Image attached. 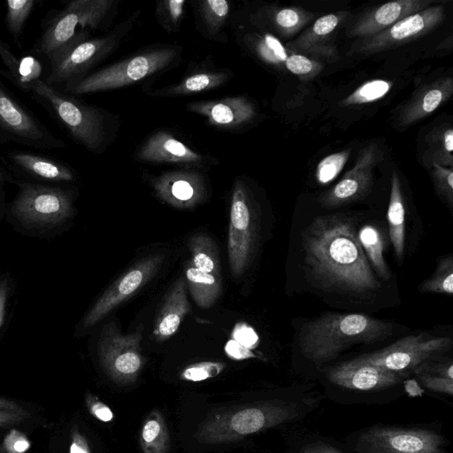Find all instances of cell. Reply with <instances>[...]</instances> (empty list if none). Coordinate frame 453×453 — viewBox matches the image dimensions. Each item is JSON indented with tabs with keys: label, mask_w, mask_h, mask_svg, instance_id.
<instances>
[{
	"label": "cell",
	"mask_w": 453,
	"mask_h": 453,
	"mask_svg": "<svg viewBox=\"0 0 453 453\" xmlns=\"http://www.w3.org/2000/svg\"><path fill=\"white\" fill-rule=\"evenodd\" d=\"M255 217L247 190L242 182L234 184L228 231V258L231 272L239 278L247 269L254 250Z\"/></svg>",
	"instance_id": "13"
},
{
	"label": "cell",
	"mask_w": 453,
	"mask_h": 453,
	"mask_svg": "<svg viewBox=\"0 0 453 453\" xmlns=\"http://www.w3.org/2000/svg\"><path fill=\"white\" fill-rule=\"evenodd\" d=\"M392 83L385 80L369 81L358 87L346 97L342 104L345 105L362 104L376 101L383 97L391 88Z\"/></svg>",
	"instance_id": "33"
},
{
	"label": "cell",
	"mask_w": 453,
	"mask_h": 453,
	"mask_svg": "<svg viewBox=\"0 0 453 453\" xmlns=\"http://www.w3.org/2000/svg\"><path fill=\"white\" fill-rule=\"evenodd\" d=\"M285 65L295 74H305L313 68V62L303 55H291L288 57Z\"/></svg>",
	"instance_id": "45"
},
{
	"label": "cell",
	"mask_w": 453,
	"mask_h": 453,
	"mask_svg": "<svg viewBox=\"0 0 453 453\" xmlns=\"http://www.w3.org/2000/svg\"><path fill=\"white\" fill-rule=\"evenodd\" d=\"M300 15L295 9L286 8L276 13L275 21L282 28L296 27L300 22Z\"/></svg>",
	"instance_id": "47"
},
{
	"label": "cell",
	"mask_w": 453,
	"mask_h": 453,
	"mask_svg": "<svg viewBox=\"0 0 453 453\" xmlns=\"http://www.w3.org/2000/svg\"><path fill=\"white\" fill-rule=\"evenodd\" d=\"M0 57L2 58L4 65L7 66L8 74L7 76L12 80V81L20 87L23 83L32 81L28 74V65L21 63V61L13 55L10 47L0 39Z\"/></svg>",
	"instance_id": "37"
},
{
	"label": "cell",
	"mask_w": 453,
	"mask_h": 453,
	"mask_svg": "<svg viewBox=\"0 0 453 453\" xmlns=\"http://www.w3.org/2000/svg\"><path fill=\"white\" fill-rule=\"evenodd\" d=\"M431 1L426 0H399L380 5L353 27L355 36H372L403 18L424 10Z\"/></svg>",
	"instance_id": "21"
},
{
	"label": "cell",
	"mask_w": 453,
	"mask_h": 453,
	"mask_svg": "<svg viewBox=\"0 0 453 453\" xmlns=\"http://www.w3.org/2000/svg\"><path fill=\"white\" fill-rule=\"evenodd\" d=\"M420 383L426 388L438 393L453 395V380L425 373L417 374Z\"/></svg>",
	"instance_id": "40"
},
{
	"label": "cell",
	"mask_w": 453,
	"mask_h": 453,
	"mask_svg": "<svg viewBox=\"0 0 453 453\" xmlns=\"http://www.w3.org/2000/svg\"><path fill=\"white\" fill-rule=\"evenodd\" d=\"M185 4V0H164L157 3L156 15L159 24L166 31L175 32L180 28Z\"/></svg>",
	"instance_id": "34"
},
{
	"label": "cell",
	"mask_w": 453,
	"mask_h": 453,
	"mask_svg": "<svg viewBox=\"0 0 453 453\" xmlns=\"http://www.w3.org/2000/svg\"><path fill=\"white\" fill-rule=\"evenodd\" d=\"M177 57L173 48L142 52L64 85V93L90 94L119 88L143 80L170 65Z\"/></svg>",
	"instance_id": "5"
},
{
	"label": "cell",
	"mask_w": 453,
	"mask_h": 453,
	"mask_svg": "<svg viewBox=\"0 0 453 453\" xmlns=\"http://www.w3.org/2000/svg\"><path fill=\"white\" fill-rule=\"evenodd\" d=\"M163 260L160 254L147 257L116 280L85 315L82 326L90 328L119 305L155 274Z\"/></svg>",
	"instance_id": "14"
},
{
	"label": "cell",
	"mask_w": 453,
	"mask_h": 453,
	"mask_svg": "<svg viewBox=\"0 0 453 453\" xmlns=\"http://www.w3.org/2000/svg\"><path fill=\"white\" fill-rule=\"evenodd\" d=\"M157 195L176 207H191L201 202L205 194L203 178L193 170L166 172L152 180Z\"/></svg>",
	"instance_id": "19"
},
{
	"label": "cell",
	"mask_w": 453,
	"mask_h": 453,
	"mask_svg": "<svg viewBox=\"0 0 453 453\" xmlns=\"http://www.w3.org/2000/svg\"><path fill=\"white\" fill-rule=\"evenodd\" d=\"M232 337L234 341L251 349L257 346L259 338L255 330L246 323H237L233 330Z\"/></svg>",
	"instance_id": "41"
},
{
	"label": "cell",
	"mask_w": 453,
	"mask_h": 453,
	"mask_svg": "<svg viewBox=\"0 0 453 453\" xmlns=\"http://www.w3.org/2000/svg\"><path fill=\"white\" fill-rule=\"evenodd\" d=\"M225 352L229 357L234 360H243L256 357V355L251 351V349L244 347L234 339H230L226 343Z\"/></svg>",
	"instance_id": "48"
},
{
	"label": "cell",
	"mask_w": 453,
	"mask_h": 453,
	"mask_svg": "<svg viewBox=\"0 0 453 453\" xmlns=\"http://www.w3.org/2000/svg\"><path fill=\"white\" fill-rule=\"evenodd\" d=\"M192 265L196 269L218 277L219 263L216 244L203 233L193 235L188 242Z\"/></svg>",
	"instance_id": "29"
},
{
	"label": "cell",
	"mask_w": 453,
	"mask_h": 453,
	"mask_svg": "<svg viewBox=\"0 0 453 453\" xmlns=\"http://www.w3.org/2000/svg\"><path fill=\"white\" fill-rule=\"evenodd\" d=\"M377 157L373 144L360 152L355 166L321 199L325 206H339L353 202L367 193Z\"/></svg>",
	"instance_id": "18"
},
{
	"label": "cell",
	"mask_w": 453,
	"mask_h": 453,
	"mask_svg": "<svg viewBox=\"0 0 453 453\" xmlns=\"http://www.w3.org/2000/svg\"><path fill=\"white\" fill-rule=\"evenodd\" d=\"M186 280L196 303L203 309L210 308L219 297L221 287L219 279L211 273L189 265L186 269Z\"/></svg>",
	"instance_id": "27"
},
{
	"label": "cell",
	"mask_w": 453,
	"mask_h": 453,
	"mask_svg": "<svg viewBox=\"0 0 453 453\" xmlns=\"http://www.w3.org/2000/svg\"><path fill=\"white\" fill-rule=\"evenodd\" d=\"M417 374L425 373L434 376L453 380V364L451 361L444 363H422L414 369Z\"/></svg>",
	"instance_id": "43"
},
{
	"label": "cell",
	"mask_w": 453,
	"mask_h": 453,
	"mask_svg": "<svg viewBox=\"0 0 453 453\" xmlns=\"http://www.w3.org/2000/svg\"><path fill=\"white\" fill-rule=\"evenodd\" d=\"M5 4L6 27L13 39L18 42L35 2L34 0H9L6 1Z\"/></svg>",
	"instance_id": "32"
},
{
	"label": "cell",
	"mask_w": 453,
	"mask_h": 453,
	"mask_svg": "<svg viewBox=\"0 0 453 453\" xmlns=\"http://www.w3.org/2000/svg\"><path fill=\"white\" fill-rule=\"evenodd\" d=\"M453 85L450 78L436 81L407 108L403 121L411 123L432 113L449 97Z\"/></svg>",
	"instance_id": "26"
},
{
	"label": "cell",
	"mask_w": 453,
	"mask_h": 453,
	"mask_svg": "<svg viewBox=\"0 0 453 453\" xmlns=\"http://www.w3.org/2000/svg\"><path fill=\"white\" fill-rule=\"evenodd\" d=\"M404 388L406 392L411 396H420L424 392V390L415 380H406L404 382Z\"/></svg>",
	"instance_id": "54"
},
{
	"label": "cell",
	"mask_w": 453,
	"mask_h": 453,
	"mask_svg": "<svg viewBox=\"0 0 453 453\" xmlns=\"http://www.w3.org/2000/svg\"><path fill=\"white\" fill-rule=\"evenodd\" d=\"M142 326L132 334H124L114 324L104 327L98 342L102 367L116 383L128 384L136 380L144 359L141 353Z\"/></svg>",
	"instance_id": "12"
},
{
	"label": "cell",
	"mask_w": 453,
	"mask_h": 453,
	"mask_svg": "<svg viewBox=\"0 0 453 453\" xmlns=\"http://www.w3.org/2000/svg\"><path fill=\"white\" fill-rule=\"evenodd\" d=\"M300 453H343L334 446L321 441L303 445Z\"/></svg>",
	"instance_id": "50"
},
{
	"label": "cell",
	"mask_w": 453,
	"mask_h": 453,
	"mask_svg": "<svg viewBox=\"0 0 453 453\" xmlns=\"http://www.w3.org/2000/svg\"><path fill=\"white\" fill-rule=\"evenodd\" d=\"M338 22L339 18L336 15L327 14L315 21L312 30L318 35H326L336 27Z\"/></svg>",
	"instance_id": "49"
},
{
	"label": "cell",
	"mask_w": 453,
	"mask_h": 453,
	"mask_svg": "<svg viewBox=\"0 0 453 453\" xmlns=\"http://www.w3.org/2000/svg\"><path fill=\"white\" fill-rule=\"evenodd\" d=\"M0 411L27 412L20 405L8 399L0 397Z\"/></svg>",
	"instance_id": "55"
},
{
	"label": "cell",
	"mask_w": 453,
	"mask_h": 453,
	"mask_svg": "<svg viewBox=\"0 0 453 453\" xmlns=\"http://www.w3.org/2000/svg\"><path fill=\"white\" fill-rule=\"evenodd\" d=\"M302 247L306 269L320 288L356 296L380 289L352 219L316 218L302 233Z\"/></svg>",
	"instance_id": "1"
},
{
	"label": "cell",
	"mask_w": 453,
	"mask_h": 453,
	"mask_svg": "<svg viewBox=\"0 0 453 453\" xmlns=\"http://www.w3.org/2000/svg\"><path fill=\"white\" fill-rule=\"evenodd\" d=\"M29 447L27 439L16 430H12L5 439V448L11 453H24Z\"/></svg>",
	"instance_id": "46"
},
{
	"label": "cell",
	"mask_w": 453,
	"mask_h": 453,
	"mask_svg": "<svg viewBox=\"0 0 453 453\" xmlns=\"http://www.w3.org/2000/svg\"><path fill=\"white\" fill-rule=\"evenodd\" d=\"M27 412H18L11 411H0V426H6L27 418Z\"/></svg>",
	"instance_id": "51"
},
{
	"label": "cell",
	"mask_w": 453,
	"mask_h": 453,
	"mask_svg": "<svg viewBox=\"0 0 453 453\" xmlns=\"http://www.w3.org/2000/svg\"><path fill=\"white\" fill-rule=\"evenodd\" d=\"M229 75L223 72H202L193 73L180 83L164 88L158 95L182 96L199 92H205L218 88L226 81Z\"/></svg>",
	"instance_id": "28"
},
{
	"label": "cell",
	"mask_w": 453,
	"mask_h": 453,
	"mask_svg": "<svg viewBox=\"0 0 453 453\" xmlns=\"http://www.w3.org/2000/svg\"><path fill=\"white\" fill-rule=\"evenodd\" d=\"M7 157L13 166L40 180L67 182L74 179L73 172L68 165L47 157L12 150L7 153Z\"/></svg>",
	"instance_id": "22"
},
{
	"label": "cell",
	"mask_w": 453,
	"mask_h": 453,
	"mask_svg": "<svg viewBox=\"0 0 453 453\" xmlns=\"http://www.w3.org/2000/svg\"><path fill=\"white\" fill-rule=\"evenodd\" d=\"M443 11L442 6L436 5L407 16L365 40L358 50L366 53L381 51L421 36L441 21Z\"/></svg>",
	"instance_id": "15"
},
{
	"label": "cell",
	"mask_w": 453,
	"mask_h": 453,
	"mask_svg": "<svg viewBox=\"0 0 453 453\" xmlns=\"http://www.w3.org/2000/svg\"><path fill=\"white\" fill-rule=\"evenodd\" d=\"M135 157L150 164H176L188 167H202L207 164L202 154L166 131H157L148 137L137 150Z\"/></svg>",
	"instance_id": "17"
},
{
	"label": "cell",
	"mask_w": 453,
	"mask_h": 453,
	"mask_svg": "<svg viewBox=\"0 0 453 453\" xmlns=\"http://www.w3.org/2000/svg\"><path fill=\"white\" fill-rule=\"evenodd\" d=\"M187 284L179 279L169 291L156 320L154 335L158 341H164L173 335L179 328L183 318L190 311L186 294Z\"/></svg>",
	"instance_id": "23"
},
{
	"label": "cell",
	"mask_w": 453,
	"mask_h": 453,
	"mask_svg": "<svg viewBox=\"0 0 453 453\" xmlns=\"http://www.w3.org/2000/svg\"><path fill=\"white\" fill-rule=\"evenodd\" d=\"M18 196L12 213L32 227H51L69 219L73 211L70 191L58 188L18 181Z\"/></svg>",
	"instance_id": "7"
},
{
	"label": "cell",
	"mask_w": 453,
	"mask_h": 453,
	"mask_svg": "<svg viewBox=\"0 0 453 453\" xmlns=\"http://www.w3.org/2000/svg\"><path fill=\"white\" fill-rule=\"evenodd\" d=\"M140 443L143 453H168L169 431L159 411H151L144 419L140 434Z\"/></svg>",
	"instance_id": "25"
},
{
	"label": "cell",
	"mask_w": 453,
	"mask_h": 453,
	"mask_svg": "<svg viewBox=\"0 0 453 453\" xmlns=\"http://www.w3.org/2000/svg\"><path fill=\"white\" fill-rule=\"evenodd\" d=\"M389 237L397 260H403L405 243V208L400 180L393 172L390 197L387 212Z\"/></svg>",
	"instance_id": "24"
},
{
	"label": "cell",
	"mask_w": 453,
	"mask_h": 453,
	"mask_svg": "<svg viewBox=\"0 0 453 453\" xmlns=\"http://www.w3.org/2000/svg\"><path fill=\"white\" fill-rule=\"evenodd\" d=\"M112 0H74L56 13L35 45V50L50 56L71 42L86 27L96 29L112 8Z\"/></svg>",
	"instance_id": "8"
},
{
	"label": "cell",
	"mask_w": 453,
	"mask_h": 453,
	"mask_svg": "<svg viewBox=\"0 0 453 453\" xmlns=\"http://www.w3.org/2000/svg\"><path fill=\"white\" fill-rule=\"evenodd\" d=\"M299 413L296 403L282 399L262 401L212 414L200 426L196 438L208 444L236 441L291 421Z\"/></svg>",
	"instance_id": "3"
},
{
	"label": "cell",
	"mask_w": 453,
	"mask_h": 453,
	"mask_svg": "<svg viewBox=\"0 0 453 453\" xmlns=\"http://www.w3.org/2000/svg\"><path fill=\"white\" fill-rule=\"evenodd\" d=\"M188 107L193 112L206 118L211 125L226 129L244 126L256 113L252 103L243 96L191 103Z\"/></svg>",
	"instance_id": "20"
},
{
	"label": "cell",
	"mask_w": 453,
	"mask_h": 453,
	"mask_svg": "<svg viewBox=\"0 0 453 453\" xmlns=\"http://www.w3.org/2000/svg\"><path fill=\"white\" fill-rule=\"evenodd\" d=\"M434 167L437 188L451 205L453 202V173L437 164H434Z\"/></svg>",
	"instance_id": "42"
},
{
	"label": "cell",
	"mask_w": 453,
	"mask_h": 453,
	"mask_svg": "<svg viewBox=\"0 0 453 453\" xmlns=\"http://www.w3.org/2000/svg\"><path fill=\"white\" fill-rule=\"evenodd\" d=\"M222 362L203 361L185 367L180 378L187 381L198 382L218 376L225 369Z\"/></svg>",
	"instance_id": "38"
},
{
	"label": "cell",
	"mask_w": 453,
	"mask_h": 453,
	"mask_svg": "<svg viewBox=\"0 0 453 453\" xmlns=\"http://www.w3.org/2000/svg\"><path fill=\"white\" fill-rule=\"evenodd\" d=\"M443 144L444 149L449 153H451L453 150V130L451 128L445 131L443 134Z\"/></svg>",
	"instance_id": "56"
},
{
	"label": "cell",
	"mask_w": 453,
	"mask_h": 453,
	"mask_svg": "<svg viewBox=\"0 0 453 453\" xmlns=\"http://www.w3.org/2000/svg\"><path fill=\"white\" fill-rule=\"evenodd\" d=\"M70 453H91L87 440L78 431L73 434Z\"/></svg>",
	"instance_id": "52"
},
{
	"label": "cell",
	"mask_w": 453,
	"mask_h": 453,
	"mask_svg": "<svg viewBox=\"0 0 453 453\" xmlns=\"http://www.w3.org/2000/svg\"><path fill=\"white\" fill-rule=\"evenodd\" d=\"M419 289L425 293H436L441 295L453 294V257L444 256L438 259L434 274L424 280Z\"/></svg>",
	"instance_id": "31"
},
{
	"label": "cell",
	"mask_w": 453,
	"mask_h": 453,
	"mask_svg": "<svg viewBox=\"0 0 453 453\" xmlns=\"http://www.w3.org/2000/svg\"><path fill=\"white\" fill-rule=\"evenodd\" d=\"M10 289L11 287L8 280H0V326L4 320Z\"/></svg>",
	"instance_id": "53"
},
{
	"label": "cell",
	"mask_w": 453,
	"mask_h": 453,
	"mask_svg": "<svg viewBox=\"0 0 453 453\" xmlns=\"http://www.w3.org/2000/svg\"><path fill=\"white\" fill-rule=\"evenodd\" d=\"M393 329L391 321L364 313L328 312L303 325L299 347L304 357L320 365L353 345L383 341Z\"/></svg>",
	"instance_id": "2"
},
{
	"label": "cell",
	"mask_w": 453,
	"mask_h": 453,
	"mask_svg": "<svg viewBox=\"0 0 453 453\" xmlns=\"http://www.w3.org/2000/svg\"><path fill=\"white\" fill-rule=\"evenodd\" d=\"M199 10L207 29L214 34L223 27L230 4L226 0H206L200 2Z\"/></svg>",
	"instance_id": "35"
},
{
	"label": "cell",
	"mask_w": 453,
	"mask_h": 453,
	"mask_svg": "<svg viewBox=\"0 0 453 453\" xmlns=\"http://www.w3.org/2000/svg\"><path fill=\"white\" fill-rule=\"evenodd\" d=\"M445 439L426 428L374 426L364 430L355 453H449Z\"/></svg>",
	"instance_id": "9"
},
{
	"label": "cell",
	"mask_w": 453,
	"mask_h": 453,
	"mask_svg": "<svg viewBox=\"0 0 453 453\" xmlns=\"http://www.w3.org/2000/svg\"><path fill=\"white\" fill-rule=\"evenodd\" d=\"M357 237L378 275L388 280L390 272L384 258V242L380 231L372 225H365L357 232Z\"/></svg>",
	"instance_id": "30"
},
{
	"label": "cell",
	"mask_w": 453,
	"mask_h": 453,
	"mask_svg": "<svg viewBox=\"0 0 453 453\" xmlns=\"http://www.w3.org/2000/svg\"><path fill=\"white\" fill-rule=\"evenodd\" d=\"M19 88L30 91L75 142L94 153L105 149L109 123L100 109L86 104L40 79L27 81Z\"/></svg>",
	"instance_id": "4"
},
{
	"label": "cell",
	"mask_w": 453,
	"mask_h": 453,
	"mask_svg": "<svg viewBox=\"0 0 453 453\" xmlns=\"http://www.w3.org/2000/svg\"><path fill=\"white\" fill-rule=\"evenodd\" d=\"M452 339L448 336L430 337L425 334L403 337L393 344L351 359L385 370L403 373L422 363L450 349Z\"/></svg>",
	"instance_id": "10"
},
{
	"label": "cell",
	"mask_w": 453,
	"mask_h": 453,
	"mask_svg": "<svg viewBox=\"0 0 453 453\" xmlns=\"http://www.w3.org/2000/svg\"><path fill=\"white\" fill-rule=\"evenodd\" d=\"M403 376H405L403 373L352 360L332 367L326 374L328 380L334 385L361 391L380 390L393 387L399 384Z\"/></svg>",
	"instance_id": "16"
},
{
	"label": "cell",
	"mask_w": 453,
	"mask_h": 453,
	"mask_svg": "<svg viewBox=\"0 0 453 453\" xmlns=\"http://www.w3.org/2000/svg\"><path fill=\"white\" fill-rule=\"evenodd\" d=\"M349 156V152L343 150L324 157L317 166L316 177L318 181L326 184L333 180L342 170Z\"/></svg>",
	"instance_id": "36"
},
{
	"label": "cell",
	"mask_w": 453,
	"mask_h": 453,
	"mask_svg": "<svg viewBox=\"0 0 453 453\" xmlns=\"http://www.w3.org/2000/svg\"><path fill=\"white\" fill-rule=\"evenodd\" d=\"M255 50L259 57L267 63L278 64L285 62L287 59L284 47L277 38L269 34L256 42Z\"/></svg>",
	"instance_id": "39"
},
{
	"label": "cell",
	"mask_w": 453,
	"mask_h": 453,
	"mask_svg": "<svg viewBox=\"0 0 453 453\" xmlns=\"http://www.w3.org/2000/svg\"><path fill=\"white\" fill-rule=\"evenodd\" d=\"M4 141L40 150L65 147L0 81V143Z\"/></svg>",
	"instance_id": "11"
},
{
	"label": "cell",
	"mask_w": 453,
	"mask_h": 453,
	"mask_svg": "<svg viewBox=\"0 0 453 453\" xmlns=\"http://www.w3.org/2000/svg\"><path fill=\"white\" fill-rule=\"evenodd\" d=\"M4 179V173L2 171V169L0 168V211H1V203H2V184H3Z\"/></svg>",
	"instance_id": "57"
},
{
	"label": "cell",
	"mask_w": 453,
	"mask_h": 453,
	"mask_svg": "<svg viewBox=\"0 0 453 453\" xmlns=\"http://www.w3.org/2000/svg\"><path fill=\"white\" fill-rule=\"evenodd\" d=\"M89 412L97 419L103 422H109L113 418L111 410L96 397L89 395L86 398Z\"/></svg>",
	"instance_id": "44"
},
{
	"label": "cell",
	"mask_w": 453,
	"mask_h": 453,
	"mask_svg": "<svg viewBox=\"0 0 453 453\" xmlns=\"http://www.w3.org/2000/svg\"><path fill=\"white\" fill-rule=\"evenodd\" d=\"M119 34L88 39V32H81L71 42L50 56V73L46 83L65 85L83 76L96 63L110 54L119 43Z\"/></svg>",
	"instance_id": "6"
}]
</instances>
